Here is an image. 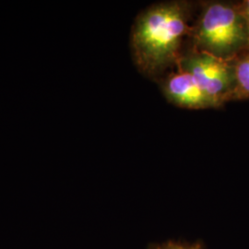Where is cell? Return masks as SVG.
<instances>
[{
	"label": "cell",
	"mask_w": 249,
	"mask_h": 249,
	"mask_svg": "<svg viewBox=\"0 0 249 249\" xmlns=\"http://www.w3.org/2000/svg\"><path fill=\"white\" fill-rule=\"evenodd\" d=\"M190 5L185 1L156 4L142 11L131 32L134 62L143 74L156 77L177 65L186 36L191 35Z\"/></svg>",
	"instance_id": "cell-1"
},
{
	"label": "cell",
	"mask_w": 249,
	"mask_h": 249,
	"mask_svg": "<svg viewBox=\"0 0 249 249\" xmlns=\"http://www.w3.org/2000/svg\"><path fill=\"white\" fill-rule=\"evenodd\" d=\"M193 49L223 60H234L249 47V31L242 7L223 2H208L191 35Z\"/></svg>",
	"instance_id": "cell-2"
},
{
	"label": "cell",
	"mask_w": 249,
	"mask_h": 249,
	"mask_svg": "<svg viewBox=\"0 0 249 249\" xmlns=\"http://www.w3.org/2000/svg\"><path fill=\"white\" fill-rule=\"evenodd\" d=\"M234 61L223 60L192 49L183 53L178 70L191 74L205 92L220 107L232 100L234 91Z\"/></svg>",
	"instance_id": "cell-3"
},
{
	"label": "cell",
	"mask_w": 249,
	"mask_h": 249,
	"mask_svg": "<svg viewBox=\"0 0 249 249\" xmlns=\"http://www.w3.org/2000/svg\"><path fill=\"white\" fill-rule=\"evenodd\" d=\"M162 92L170 103L187 109L217 108L215 103L200 87L195 78L178 70L161 83Z\"/></svg>",
	"instance_id": "cell-4"
},
{
	"label": "cell",
	"mask_w": 249,
	"mask_h": 249,
	"mask_svg": "<svg viewBox=\"0 0 249 249\" xmlns=\"http://www.w3.org/2000/svg\"><path fill=\"white\" fill-rule=\"evenodd\" d=\"M234 80L232 100L249 98V53L234 61Z\"/></svg>",
	"instance_id": "cell-5"
},
{
	"label": "cell",
	"mask_w": 249,
	"mask_h": 249,
	"mask_svg": "<svg viewBox=\"0 0 249 249\" xmlns=\"http://www.w3.org/2000/svg\"><path fill=\"white\" fill-rule=\"evenodd\" d=\"M204 249L198 244H186L179 242H167L160 245L155 246L154 249Z\"/></svg>",
	"instance_id": "cell-6"
},
{
	"label": "cell",
	"mask_w": 249,
	"mask_h": 249,
	"mask_svg": "<svg viewBox=\"0 0 249 249\" xmlns=\"http://www.w3.org/2000/svg\"><path fill=\"white\" fill-rule=\"evenodd\" d=\"M242 11L244 14V17L246 18V22H247V26H248V31H249V0L246 1L243 5H242Z\"/></svg>",
	"instance_id": "cell-7"
}]
</instances>
